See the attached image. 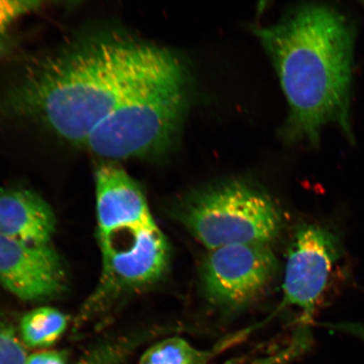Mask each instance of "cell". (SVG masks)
<instances>
[{"instance_id":"obj_15","label":"cell","mask_w":364,"mask_h":364,"mask_svg":"<svg viewBox=\"0 0 364 364\" xmlns=\"http://www.w3.org/2000/svg\"><path fill=\"white\" fill-rule=\"evenodd\" d=\"M9 45L6 40H4L3 38H0V58L6 55L9 51Z\"/></svg>"},{"instance_id":"obj_7","label":"cell","mask_w":364,"mask_h":364,"mask_svg":"<svg viewBox=\"0 0 364 364\" xmlns=\"http://www.w3.org/2000/svg\"><path fill=\"white\" fill-rule=\"evenodd\" d=\"M343 255L340 237L329 227L304 224L295 232L287 257L282 304L297 309L302 325L311 322Z\"/></svg>"},{"instance_id":"obj_12","label":"cell","mask_w":364,"mask_h":364,"mask_svg":"<svg viewBox=\"0 0 364 364\" xmlns=\"http://www.w3.org/2000/svg\"><path fill=\"white\" fill-rule=\"evenodd\" d=\"M208 356L185 340L173 338L154 345L143 355L139 364H203Z\"/></svg>"},{"instance_id":"obj_8","label":"cell","mask_w":364,"mask_h":364,"mask_svg":"<svg viewBox=\"0 0 364 364\" xmlns=\"http://www.w3.org/2000/svg\"><path fill=\"white\" fill-rule=\"evenodd\" d=\"M60 258L50 245L0 236V285L26 301L58 295L65 287Z\"/></svg>"},{"instance_id":"obj_13","label":"cell","mask_w":364,"mask_h":364,"mask_svg":"<svg viewBox=\"0 0 364 364\" xmlns=\"http://www.w3.org/2000/svg\"><path fill=\"white\" fill-rule=\"evenodd\" d=\"M22 343L17 336L0 339V364H70L65 352L41 351L28 355ZM82 364L107 363L97 358Z\"/></svg>"},{"instance_id":"obj_9","label":"cell","mask_w":364,"mask_h":364,"mask_svg":"<svg viewBox=\"0 0 364 364\" xmlns=\"http://www.w3.org/2000/svg\"><path fill=\"white\" fill-rule=\"evenodd\" d=\"M95 191L99 235L154 221L139 185L116 164L100 165Z\"/></svg>"},{"instance_id":"obj_5","label":"cell","mask_w":364,"mask_h":364,"mask_svg":"<svg viewBox=\"0 0 364 364\" xmlns=\"http://www.w3.org/2000/svg\"><path fill=\"white\" fill-rule=\"evenodd\" d=\"M99 237L103 272L93 304L121 291L152 284L167 270L169 244L154 221Z\"/></svg>"},{"instance_id":"obj_10","label":"cell","mask_w":364,"mask_h":364,"mask_svg":"<svg viewBox=\"0 0 364 364\" xmlns=\"http://www.w3.org/2000/svg\"><path fill=\"white\" fill-rule=\"evenodd\" d=\"M53 209L39 195L24 189H0V236L48 245L55 230Z\"/></svg>"},{"instance_id":"obj_16","label":"cell","mask_w":364,"mask_h":364,"mask_svg":"<svg viewBox=\"0 0 364 364\" xmlns=\"http://www.w3.org/2000/svg\"><path fill=\"white\" fill-rule=\"evenodd\" d=\"M361 338L364 341V330L362 331Z\"/></svg>"},{"instance_id":"obj_11","label":"cell","mask_w":364,"mask_h":364,"mask_svg":"<svg viewBox=\"0 0 364 364\" xmlns=\"http://www.w3.org/2000/svg\"><path fill=\"white\" fill-rule=\"evenodd\" d=\"M67 317L58 309L40 307L22 317L20 338L31 348H47L56 343L67 328Z\"/></svg>"},{"instance_id":"obj_6","label":"cell","mask_w":364,"mask_h":364,"mask_svg":"<svg viewBox=\"0 0 364 364\" xmlns=\"http://www.w3.org/2000/svg\"><path fill=\"white\" fill-rule=\"evenodd\" d=\"M277 267L270 244H236L210 250L202 267L205 295L218 307L243 308L267 289Z\"/></svg>"},{"instance_id":"obj_3","label":"cell","mask_w":364,"mask_h":364,"mask_svg":"<svg viewBox=\"0 0 364 364\" xmlns=\"http://www.w3.org/2000/svg\"><path fill=\"white\" fill-rule=\"evenodd\" d=\"M188 72L180 58L161 48L156 60L83 147L107 159L149 158L167 151L188 107Z\"/></svg>"},{"instance_id":"obj_1","label":"cell","mask_w":364,"mask_h":364,"mask_svg":"<svg viewBox=\"0 0 364 364\" xmlns=\"http://www.w3.org/2000/svg\"><path fill=\"white\" fill-rule=\"evenodd\" d=\"M161 50L113 31L84 36L26 74L7 95L9 107L83 147Z\"/></svg>"},{"instance_id":"obj_2","label":"cell","mask_w":364,"mask_h":364,"mask_svg":"<svg viewBox=\"0 0 364 364\" xmlns=\"http://www.w3.org/2000/svg\"><path fill=\"white\" fill-rule=\"evenodd\" d=\"M257 33L289 103V138L316 147L323 129L334 126L354 144L351 101L357 33L349 16L329 4H308Z\"/></svg>"},{"instance_id":"obj_14","label":"cell","mask_w":364,"mask_h":364,"mask_svg":"<svg viewBox=\"0 0 364 364\" xmlns=\"http://www.w3.org/2000/svg\"><path fill=\"white\" fill-rule=\"evenodd\" d=\"M46 4L38 0H0V38L17 20L39 10Z\"/></svg>"},{"instance_id":"obj_4","label":"cell","mask_w":364,"mask_h":364,"mask_svg":"<svg viewBox=\"0 0 364 364\" xmlns=\"http://www.w3.org/2000/svg\"><path fill=\"white\" fill-rule=\"evenodd\" d=\"M174 215L209 250L236 244H270L283 223L269 195L240 181L196 192L177 205Z\"/></svg>"}]
</instances>
